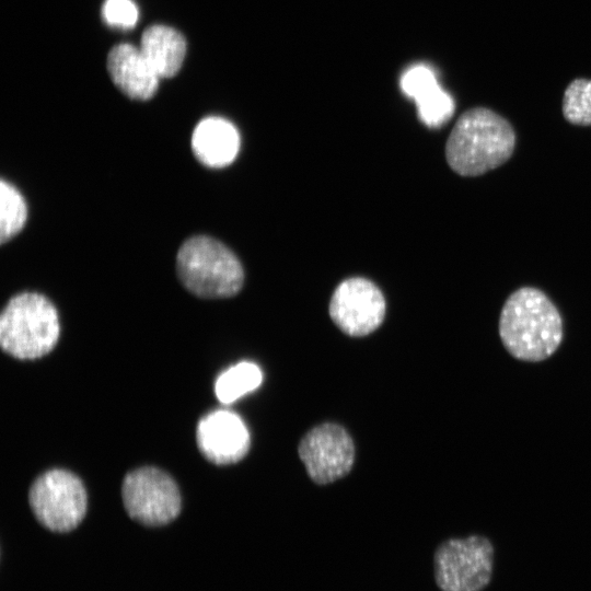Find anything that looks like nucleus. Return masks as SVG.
<instances>
[{"label":"nucleus","mask_w":591,"mask_h":591,"mask_svg":"<svg viewBox=\"0 0 591 591\" xmlns=\"http://www.w3.org/2000/svg\"><path fill=\"white\" fill-rule=\"evenodd\" d=\"M240 144L235 126L218 116L201 119L192 136V149L196 159L208 167L231 164L239 153Z\"/></svg>","instance_id":"nucleus-13"},{"label":"nucleus","mask_w":591,"mask_h":591,"mask_svg":"<svg viewBox=\"0 0 591 591\" xmlns=\"http://www.w3.org/2000/svg\"><path fill=\"white\" fill-rule=\"evenodd\" d=\"M561 111L568 123L591 126V79L578 78L567 85Z\"/></svg>","instance_id":"nucleus-17"},{"label":"nucleus","mask_w":591,"mask_h":591,"mask_svg":"<svg viewBox=\"0 0 591 591\" xmlns=\"http://www.w3.org/2000/svg\"><path fill=\"white\" fill-rule=\"evenodd\" d=\"M176 270L185 288L200 298H229L239 293L244 283L240 259L208 235L192 236L181 245Z\"/></svg>","instance_id":"nucleus-3"},{"label":"nucleus","mask_w":591,"mask_h":591,"mask_svg":"<svg viewBox=\"0 0 591 591\" xmlns=\"http://www.w3.org/2000/svg\"><path fill=\"white\" fill-rule=\"evenodd\" d=\"M102 14L108 25L119 28L134 27L138 20V9L131 0H106Z\"/></svg>","instance_id":"nucleus-18"},{"label":"nucleus","mask_w":591,"mask_h":591,"mask_svg":"<svg viewBox=\"0 0 591 591\" xmlns=\"http://www.w3.org/2000/svg\"><path fill=\"white\" fill-rule=\"evenodd\" d=\"M196 440L202 455L218 465L239 462L251 444L245 424L229 410H215L204 416L197 426Z\"/></svg>","instance_id":"nucleus-10"},{"label":"nucleus","mask_w":591,"mask_h":591,"mask_svg":"<svg viewBox=\"0 0 591 591\" xmlns=\"http://www.w3.org/2000/svg\"><path fill=\"white\" fill-rule=\"evenodd\" d=\"M498 332L515 359L540 362L558 349L564 337L563 317L553 301L535 287H521L505 301Z\"/></svg>","instance_id":"nucleus-1"},{"label":"nucleus","mask_w":591,"mask_h":591,"mask_svg":"<svg viewBox=\"0 0 591 591\" xmlns=\"http://www.w3.org/2000/svg\"><path fill=\"white\" fill-rule=\"evenodd\" d=\"M515 140L505 117L488 107H472L456 119L445 142V160L461 176L483 175L511 158Z\"/></svg>","instance_id":"nucleus-2"},{"label":"nucleus","mask_w":591,"mask_h":591,"mask_svg":"<svg viewBox=\"0 0 591 591\" xmlns=\"http://www.w3.org/2000/svg\"><path fill=\"white\" fill-rule=\"evenodd\" d=\"M0 241L5 243L24 227L27 206L22 194L5 181L0 183Z\"/></svg>","instance_id":"nucleus-16"},{"label":"nucleus","mask_w":591,"mask_h":591,"mask_svg":"<svg viewBox=\"0 0 591 591\" xmlns=\"http://www.w3.org/2000/svg\"><path fill=\"white\" fill-rule=\"evenodd\" d=\"M107 69L116 86L132 100L147 101L158 90L159 76L141 49L130 44H118L109 50Z\"/></svg>","instance_id":"nucleus-11"},{"label":"nucleus","mask_w":591,"mask_h":591,"mask_svg":"<svg viewBox=\"0 0 591 591\" xmlns=\"http://www.w3.org/2000/svg\"><path fill=\"white\" fill-rule=\"evenodd\" d=\"M28 501L37 521L58 533L76 529L88 507L86 491L80 478L59 468L50 470L35 479Z\"/></svg>","instance_id":"nucleus-5"},{"label":"nucleus","mask_w":591,"mask_h":591,"mask_svg":"<svg viewBox=\"0 0 591 591\" xmlns=\"http://www.w3.org/2000/svg\"><path fill=\"white\" fill-rule=\"evenodd\" d=\"M401 86L406 95L415 100L419 119L428 127H440L452 117L454 101L440 88L429 68H410L403 74Z\"/></svg>","instance_id":"nucleus-12"},{"label":"nucleus","mask_w":591,"mask_h":591,"mask_svg":"<svg viewBox=\"0 0 591 591\" xmlns=\"http://www.w3.org/2000/svg\"><path fill=\"white\" fill-rule=\"evenodd\" d=\"M60 323L55 305L43 294L22 292L9 300L0 316V345L18 359H37L57 344Z\"/></svg>","instance_id":"nucleus-4"},{"label":"nucleus","mask_w":591,"mask_h":591,"mask_svg":"<svg viewBox=\"0 0 591 591\" xmlns=\"http://www.w3.org/2000/svg\"><path fill=\"white\" fill-rule=\"evenodd\" d=\"M263 381L260 369L253 362L242 361L219 375L215 391L218 399L230 404L256 390Z\"/></svg>","instance_id":"nucleus-15"},{"label":"nucleus","mask_w":591,"mask_h":591,"mask_svg":"<svg viewBox=\"0 0 591 591\" xmlns=\"http://www.w3.org/2000/svg\"><path fill=\"white\" fill-rule=\"evenodd\" d=\"M121 496L128 515L148 526L172 522L182 508L176 483L157 467H141L128 473L123 482Z\"/></svg>","instance_id":"nucleus-7"},{"label":"nucleus","mask_w":591,"mask_h":591,"mask_svg":"<svg viewBox=\"0 0 591 591\" xmlns=\"http://www.w3.org/2000/svg\"><path fill=\"white\" fill-rule=\"evenodd\" d=\"M298 452L316 484H328L345 476L355 461L351 437L341 426L332 422L321 424L306 432Z\"/></svg>","instance_id":"nucleus-9"},{"label":"nucleus","mask_w":591,"mask_h":591,"mask_svg":"<svg viewBox=\"0 0 591 591\" xmlns=\"http://www.w3.org/2000/svg\"><path fill=\"white\" fill-rule=\"evenodd\" d=\"M386 302L371 280L351 277L335 289L328 306L332 321L345 334L366 336L375 331L385 317Z\"/></svg>","instance_id":"nucleus-8"},{"label":"nucleus","mask_w":591,"mask_h":591,"mask_svg":"<svg viewBox=\"0 0 591 591\" xmlns=\"http://www.w3.org/2000/svg\"><path fill=\"white\" fill-rule=\"evenodd\" d=\"M140 49L159 78H171L183 65L186 42L170 26L152 25L143 32Z\"/></svg>","instance_id":"nucleus-14"},{"label":"nucleus","mask_w":591,"mask_h":591,"mask_svg":"<svg viewBox=\"0 0 591 591\" xmlns=\"http://www.w3.org/2000/svg\"><path fill=\"white\" fill-rule=\"evenodd\" d=\"M494 548L480 535L450 538L433 557L434 579L441 591H480L490 581Z\"/></svg>","instance_id":"nucleus-6"}]
</instances>
